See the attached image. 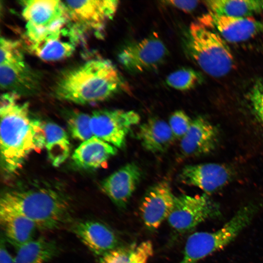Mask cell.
<instances>
[{
  "mask_svg": "<svg viewBox=\"0 0 263 263\" xmlns=\"http://www.w3.org/2000/svg\"><path fill=\"white\" fill-rule=\"evenodd\" d=\"M19 95L7 92L0 98V149L4 170L19 169L29 154L45 147L43 124L31 117L27 103H19Z\"/></svg>",
  "mask_w": 263,
  "mask_h": 263,
  "instance_id": "obj_1",
  "label": "cell"
},
{
  "mask_svg": "<svg viewBox=\"0 0 263 263\" xmlns=\"http://www.w3.org/2000/svg\"><path fill=\"white\" fill-rule=\"evenodd\" d=\"M124 80L108 59L94 58L59 76L55 94L59 99L85 104L105 100L124 89Z\"/></svg>",
  "mask_w": 263,
  "mask_h": 263,
  "instance_id": "obj_2",
  "label": "cell"
},
{
  "mask_svg": "<svg viewBox=\"0 0 263 263\" xmlns=\"http://www.w3.org/2000/svg\"><path fill=\"white\" fill-rule=\"evenodd\" d=\"M0 212L24 216L42 230H55L72 223L67 198L48 188L4 192L0 197Z\"/></svg>",
  "mask_w": 263,
  "mask_h": 263,
  "instance_id": "obj_3",
  "label": "cell"
},
{
  "mask_svg": "<svg viewBox=\"0 0 263 263\" xmlns=\"http://www.w3.org/2000/svg\"><path fill=\"white\" fill-rule=\"evenodd\" d=\"M188 49L191 57L207 74L215 77L227 74L234 66V57L223 38L199 22L191 24Z\"/></svg>",
  "mask_w": 263,
  "mask_h": 263,
  "instance_id": "obj_4",
  "label": "cell"
},
{
  "mask_svg": "<svg viewBox=\"0 0 263 263\" xmlns=\"http://www.w3.org/2000/svg\"><path fill=\"white\" fill-rule=\"evenodd\" d=\"M258 206L249 205L241 208L221 228L214 232H197L190 235L185 244L179 263H197L231 242L252 221Z\"/></svg>",
  "mask_w": 263,
  "mask_h": 263,
  "instance_id": "obj_5",
  "label": "cell"
},
{
  "mask_svg": "<svg viewBox=\"0 0 263 263\" xmlns=\"http://www.w3.org/2000/svg\"><path fill=\"white\" fill-rule=\"evenodd\" d=\"M221 215L218 204L207 194H183L175 196L172 210L167 220L173 229L180 233H185L201 223L217 218Z\"/></svg>",
  "mask_w": 263,
  "mask_h": 263,
  "instance_id": "obj_6",
  "label": "cell"
},
{
  "mask_svg": "<svg viewBox=\"0 0 263 263\" xmlns=\"http://www.w3.org/2000/svg\"><path fill=\"white\" fill-rule=\"evenodd\" d=\"M140 120L134 111L99 110L91 115V127L94 136L121 149L130 131Z\"/></svg>",
  "mask_w": 263,
  "mask_h": 263,
  "instance_id": "obj_7",
  "label": "cell"
},
{
  "mask_svg": "<svg viewBox=\"0 0 263 263\" xmlns=\"http://www.w3.org/2000/svg\"><path fill=\"white\" fill-rule=\"evenodd\" d=\"M167 55L163 41L153 35L126 45L118 54V59L126 70L139 73L157 68Z\"/></svg>",
  "mask_w": 263,
  "mask_h": 263,
  "instance_id": "obj_8",
  "label": "cell"
},
{
  "mask_svg": "<svg viewBox=\"0 0 263 263\" xmlns=\"http://www.w3.org/2000/svg\"><path fill=\"white\" fill-rule=\"evenodd\" d=\"M70 22L81 32L101 30L112 19L119 1L114 0H66L63 1Z\"/></svg>",
  "mask_w": 263,
  "mask_h": 263,
  "instance_id": "obj_9",
  "label": "cell"
},
{
  "mask_svg": "<svg viewBox=\"0 0 263 263\" xmlns=\"http://www.w3.org/2000/svg\"><path fill=\"white\" fill-rule=\"evenodd\" d=\"M198 22L218 33L226 41H246L263 33V21L253 17H233L208 12L199 18Z\"/></svg>",
  "mask_w": 263,
  "mask_h": 263,
  "instance_id": "obj_10",
  "label": "cell"
},
{
  "mask_svg": "<svg viewBox=\"0 0 263 263\" xmlns=\"http://www.w3.org/2000/svg\"><path fill=\"white\" fill-rule=\"evenodd\" d=\"M169 183L160 181L150 187L145 193L140 206V212L148 229L155 230L169 216L174 202Z\"/></svg>",
  "mask_w": 263,
  "mask_h": 263,
  "instance_id": "obj_11",
  "label": "cell"
},
{
  "mask_svg": "<svg viewBox=\"0 0 263 263\" xmlns=\"http://www.w3.org/2000/svg\"><path fill=\"white\" fill-rule=\"evenodd\" d=\"M22 15L27 23L42 29L55 30L69 22L66 6L58 0H28L21 1Z\"/></svg>",
  "mask_w": 263,
  "mask_h": 263,
  "instance_id": "obj_12",
  "label": "cell"
},
{
  "mask_svg": "<svg viewBox=\"0 0 263 263\" xmlns=\"http://www.w3.org/2000/svg\"><path fill=\"white\" fill-rule=\"evenodd\" d=\"M230 177V171L225 166L209 163L185 166L180 173L179 179L183 184L210 193L225 186Z\"/></svg>",
  "mask_w": 263,
  "mask_h": 263,
  "instance_id": "obj_13",
  "label": "cell"
},
{
  "mask_svg": "<svg viewBox=\"0 0 263 263\" xmlns=\"http://www.w3.org/2000/svg\"><path fill=\"white\" fill-rule=\"evenodd\" d=\"M71 230L92 253L100 257L118 247V238L104 224L94 220L73 222Z\"/></svg>",
  "mask_w": 263,
  "mask_h": 263,
  "instance_id": "obj_14",
  "label": "cell"
},
{
  "mask_svg": "<svg viewBox=\"0 0 263 263\" xmlns=\"http://www.w3.org/2000/svg\"><path fill=\"white\" fill-rule=\"evenodd\" d=\"M142 176L137 165L128 163L114 172L101 183L102 190L118 207L125 208Z\"/></svg>",
  "mask_w": 263,
  "mask_h": 263,
  "instance_id": "obj_15",
  "label": "cell"
},
{
  "mask_svg": "<svg viewBox=\"0 0 263 263\" xmlns=\"http://www.w3.org/2000/svg\"><path fill=\"white\" fill-rule=\"evenodd\" d=\"M180 149L186 157H195L207 154L215 148L217 132L214 126L203 117L192 120L185 135L180 139Z\"/></svg>",
  "mask_w": 263,
  "mask_h": 263,
  "instance_id": "obj_16",
  "label": "cell"
},
{
  "mask_svg": "<svg viewBox=\"0 0 263 263\" xmlns=\"http://www.w3.org/2000/svg\"><path fill=\"white\" fill-rule=\"evenodd\" d=\"M80 33L71 23L63 31L41 41L30 44V49L39 58L45 61H56L70 56L75 50Z\"/></svg>",
  "mask_w": 263,
  "mask_h": 263,
  "instance_id": "obj_17",
  "label": "cell"
},
{
  "mask_svg": "<svg viewBox=\"0 0 263 263\" xmlns=\"http://www.w3.org/2000/svg\"><path fill=\"white\" fill-rule=\"evenodd\" d=\"M1 89L16 94H32L39 90V76L26 62L0 64Z\"/></svg>",
  "mask_w": 263,
  "mask_h": 263,
  "instance_id": "obj_18",
  "label": "cell"
},
{
  "mask_svg": "<svg viewBox=\"0 0 263 263\" xmlns=\"http://www.w3.org/2000/svg\"><path fill=\"white\" fill-rule=\"evenodd\" d=\"M137 138L143 147L153 153L163 152L175 139L169 123L157 117H151L139 127Z\"/></svg>",
  "mask_w": 263,
  "mask_h": 263,
  "instance_id": "obj_19",
  "label": "cell"
},
{
  "mask_svg": "<svg viewBox=\"0 0 263 263\" xmlns=\"http://www.w3.org/2000/svg\"><path fill=\"white\" fill-rule=\"evenodd\" d=\"M117 149L113 145L95 137L83 142L72 156L74 162L85 169H97L101 167Z\"/></svg>",
  "mask_w": 263,
  "mask_h": 263,
  "instance_id": "obj_20",
  "label": "cell"
},
{
  "mask_svg": "<svg viewBox=\"0 0 263 263\" xmlns=\"http://www.w3.org/2000/svg\"><path fill=\"white\" fill-rule=\"evenodd\" d=\"M4 238L17 249L34 239L38 228L35 223L22 215L0 212Z\"/></svg>",
  "mask_w": 263,
  "mask_h": 263,
  "instance_id": "obj_21",
  "label": "cell"
},
{
  "mask_svg": "<svg viewBox=\"0 0 263 263\" xmlns=\"http://www.w3.org/2000/svg\"><path fill=\"white\" fill-rule=\"evenodd\" d=\"M17 250L14 263H46L58 254L59 249L54 241L40 237Z\"/></svg>",
  "mask_w": 263,
  "mask_h": 263,
  "instance_id": "obj_22",
  "label": "cell"
},
{
  "mask_svg": "<svg viewBox=\"0 0 263 263\" xmlns=\"http://www.w3.org/2000/svg\"><path fill=\"white\" fill-rule=\"evenodd\" d=\"M204 2L209 12L222 16L246 18L263 12V0H209Z\"/></svg>",
  "mask_w": 263,
  "mask_h": 263,
  "instance_id": "obj_23",
  "label": "cell"
},
{
  "mask_svg": "<svg viewBox=\"0 0 263 263\" xmlns=\"http://www.w3.org/2000/svg\"><path fill=\"white\" fill-rule=\"evenodd\" d=\"M45 135V147L52 165L58 167L68 157L70 144L65 130L58 125L48 122L43 124Z\"/></svg>",
  "mask_w": 263,
  "mask_h": 263,
  "instance_id": "obj_24",
  "label": "cell"
},
{
  "mask_svg": "<svg viewBox=\"0 0 263 263\" xmlns=\"http://www.w3.org/2000/svg\"><path fill=\"white\" fill-rule=\"evenodd\" d=\"M153 254L150 241L117 247L100 257L98 263H148Z\"/></svg>",
  "mask_w": 263,
  "mask_h": 263,
  "instance_id": "obj_25",
  "label": "cell"
},
{
  "mask_svg": "<svg viewBox=\"0 0 263 263\" xmlns=\"http://www.w3.org/2000/svg\"><path fill=\"white\" fill-rule=\"evenodd\" d=\"M202 77L197 71L188 68L177 70L166 78L169 87L179 91H187L194 88L201 81Z\"/></svg>",
  "mask_w": 263,
  "mask_h": 263,
  "instance_id": "obj_26",
  "label": "cell"
},
{
  "mask_svg": "<svg viewBox=\"0 0 263 263\" xmlns=\"http://www.w3.org/2000/svg\"><path fill=\"white\" fill-rule=\"evenodd\" d=\"M67 122L70 132L75 139L84 142L94 136L91 127V115L74 112L70 113Z\"/></svg>",
  "mask_w": 263,
  "mask_h": 263,
  "instance_id": "obj_27",
  "label": "cell"
},
{
  "mask_svg": "<svg viewBox=\"0 0 263 263\" xmlns=\"http://www.w3.org/2000/svg\"><path fill=\"white\" fill-rule=\"evenodd\" d=\"M25 61L22 46L17 41L1 38L0 64H15Z\"/></svg>",
  "mask_w": 263,
  "mask_h": 263,
  "instance_id": "obj_28",
  "label": "cell"
},
{
  "mask_svg": "<svg viewBox=\"0 0 263 263\" xmlns=\"http://www.w3.org/2000/svg\"><path fill=\"white\" fill-rule=\"evenodd\" d=\"M192 120L182 110H177L170 115L169 125L175 138L181 139L188 132Z\"/></svg>",
  "mask_w": 263,
  "mask_h": 263,
  "instance_id": "obj_29",
  "label": "cell"
},
{
  "mask_svg": "<svg viewBox=\"0 0 263 263\" xmlns=\"http://www.w3.org/2000/svg\"><path fill=\"white\" fill-rule=\"evenodd\" d=\"M249 97L254 112L263 122V77L255 83Z\"/></svg>",
  "mask_w": 263,
  "mask_h": 263,
  "instance_id": "obj_30",
  "label": "cell"
},
{
  "mask_svg": "<svg viewBox=\"0 0 263 263\" xmlns=\"http://www.w3.org/2000/svg\"><path fill=\"white\" fill-rule=\"evenodd\" d=\"M168 4L188 13L193 11L197 6V0H169L166 1Z\"/></svg>",
  "mask_w": 263,
  "mask_h": 263,
  "instance_id": "obj_31",
  "label": "cell"
},
{
  "mask_svg": "<svg viewBox=\"0 0 263 263\" xmlns=\"http://www.w3.org/2000/svg\"><path fill=\"white\" fill-rule=\"evenodd\" d=\"M5 241V239L1 236L0 246V263H14V258L7 249Z\"/></svg>",
  "mask_w": 263,
  "mask_h": 263,
  "instance_id": "obj_32",
  "label": "cell"
}]
</instances>
